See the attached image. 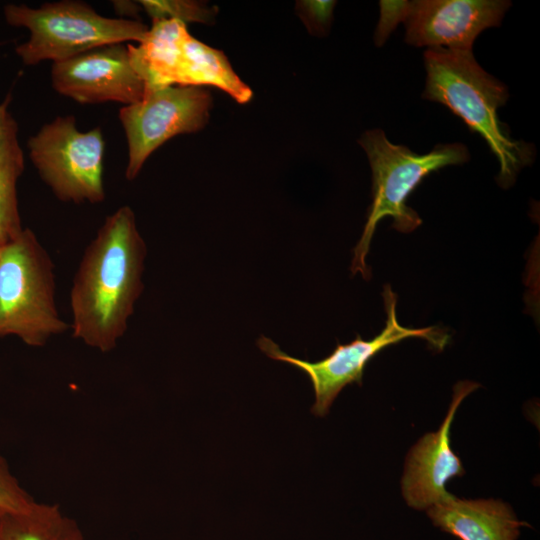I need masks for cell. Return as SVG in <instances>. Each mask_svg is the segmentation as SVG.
Here are the masks:
<instances>
[{"mask_svg":"<svg viewBox=\"0 0 540 540\" xmlns=\"http://www.w3.org/2000/svg\"><path fill=\"white\" fill-rule=\"evenodd\" d=\"M212 106L202 87L147 88L143 98L124 106L119 119L128 144L127 180H134L147 158L170 138L194 133L206 125Z\"/></svg>","mask_w":540,"mask_h":540,"instance_id":"9","label":"cell"},{"mask_svg":"<svg viewBox=\"0 0 540 540\" xmlns=\"http://www.w3.org/2000/svg\"><path fill=\"white\" fill-rule=\"evenodd\" d=\"M6 21L30 32L28 41L16 47L27 65L63 61L88 50L114 43L141 42L148 27L136 20L109 18L80 1L44 3L39 8L9 4Z\"/></svg>","mask_w":540,"mask_h":540,"instance_id":"5","label":"cell"},{"mask_svg":"<svg viewBox=\"0 0 540 540\" xmlns=\"http://www.w3.org/2000/svg\"><path fill=\"white\" fill-rule=\"evenodd\" d=\"M0 249H1V246H0Z\"/></svg>","mask_w":540,"mask_h":540,"instance_id":"20","label":"cell"},{"mask_svg":"<svg viewBox=\"0 0 540 540\" xmlns=\"http://www.w3.org/2000/svg\"><path fill=\"white\" fill-rule=\"evenodd\" d=\"M381 16L375 32V42L381 45L408 13V1H380Z\"/></svg>","mask_w":540,"mask_h":540,"instance_id":"19","label":"cell"},{"mask_svg":"<svg viewBox=\"0 0 540 540\" xmlns=\"http://www.w3.org/2000/svg\"><path fill=\"white\" fill-rule=\"evenodd\" d=\"M0 540H86L57 504L34 501L22 510L0 507Z\"/></svg>","mask_w":540,"mask_h":540,"instance_id":"15","label":"cell"},{"mask_svg":"<svg viewBox=\"0 0 540 540\" xmlns=\"http://www.w3.org/2000/svg\"><path fill=\"white\" fill-rule=\"evenodd\" d=\"M432 524L459 540H517L529 526L498 499H462L452 494L426 510Z\"/></svg>","mask_w":540,"mask_h":540,"instance_id":"13","label":"cell"},{"mask_svg":"<svg viewBox=\"0 0 540 540\" xmlns=\"http://www.w3.org/2000/svg\"><path fill=\"white\" fill-rule=\"evenodd\" d=\"M34 501L11 473L6 459L0 456V507L22 510Z\"/></svg>","mask_w":540,"mask_h":540,"instance_id":"18","label":"cell"},{"mask_svg":"<svg viewBox=\"0 0 540 540\" xmlns=\"http://www.w3.org/2000/svg\"><path fill=\"white\" fill-rule=\"evenodd\" d=\"M0 105V246L15 239L23 230L18 209L17 180L24 169V155L18 141V125Z\"/></svg>","mask_w":540,"mask_h":540,"instance_id":"14","label":"cell"},{"mask_svg":"<svg viewBox=\"0 0 540 540\" xmlns=\"http://www.w3.org/2000/svg\"><path fill=\"white\" fill-rule=\"evenodd\" d=\"M52 87L82 104L140 101L147 85L135 68L128 43L97 47L69 59L54 62Z\"/></svg>","mask_w":540,"mask_h":540,"instance_id":"10","label":"cell"},{"mask_svg":"<svg viewBox=\"0 0 540 540\" xmlns=\"http://www.w3.org/2000/svg\"><path fill=\"white\" fill-rule=\"evenodd\" d=\"M335 4V1H298L296 9L308 31L323 36L330 28Z\"/></svg>","mask_w":540,"mask_h":540,"instance_id":"17","label":"cell"},{"mask_svg":"<svg viewBox=\"0 0 540 540\" xmlns=\"http://www.w3.org/2000/svg\"><path fill=\"white\" fill-rule=\"evenodd\" d=\"M479 387V383L468 380L457 382L439 429L426 433L410 449L401 479L402 495L408 506L426 511L450 494L445 489L448 481L465 474L461 460L451 448V425L461 402Z\"/></svg>","mask_w":540,"mask_h":540,"instance_id":"12","label":"cell"},{"mask_svg":"<svg viewBox=\"0 0 540 540\" xmlns=\"http://www.w3.org/2000/svg\"><path fill=\"white\" fill-rule=\"evenodd\" d=\"M54 263L30 229L0 249V338L42 347L70 329L56 306Z\"/></svg>","mask_w":540,"mask_h":540,"instance_id":"4","label":"cell"},{"mask_svg":"<svg viewBox=\"0 0 540 540\" xmlns=\"http://www.w3.org/2000/svg\"><path fill=\"white\" fill-rule=\"evenodd\" d=\"M132 61L147 88L213 86L238 103H247L252 90L232 69L220 50L195 39L184 22L154 20L138 45H129Z\"/></svg>","mask_w":540,"mask_h":540,"instance_id":"6","label":"cell"},{"mask_svg":"<svg viewBox=\"0 0 540 540\" xmlns=\"http://www.w3.org/2000/svg\"><path fill=\"white\" fill-rule=\"evenodd\" d=\"M424 65L423 98L445 105L478 133L499 162L497 182L503 188L511 186L518 172L531 163L534 149L511 139L498 119L497 110L509 96L506 86L482 69L472 51L429 48Z\"/></svg>","mask_w":540,"mask_h":540,"instance_id":"2","label":"cell"},{"mask_svg":"<svg viewBox=\"0 0 540 540\" xmlns=\"http://www.w3.org/2000/svg\"><path fill=\"white\" fill-rule=\"evenodd\" d=\"M511 6L503 0H420L409 2L405 41L453 51H472L476 37L499 26Z\"/></svg>","mask_w":540,"mask_h":540,"instance_id":"11","label":"cell"},{"mask_svg":"<svg viewBox=\"0 0 540 540\" xmlns=\"http://www.w3.org/2000/svg\"><path fill=\"white\" fill-rule=\"evenodd\" d=\"M28 148L41 179L59 200L77 204L104 200L100 127L83 132L74 116H58L29 139Z\"/></svg>","mask_w":540,"mask_h":540,"instance_id":"8","label":"cell"},{"mask_svg":"<svg viewBox=\"0 0 540 540\" xmlns=\"http://www.w3.org/2000/svg\"><path fill=\"white\" fill-rule=\"evenodd\" d=\"M372 170V204L367 222L356 247L351 265L353 274L370 278L366 256L379 221L393 219L392 227L400 232L415 230L422 219L406 204V199L431 172L445 166L465 163L469 153L461 143L439 144L429 153L416 154L403 145L391 143L380 129L366 131L359 139Z\"/></svg>","mask_w":540,"mask_h":540,"instance_id":"3","label":"cell"},{"mask_svg":"<svg viewBox=\"0 0 540 540\" xmlns=\"http://www.w3.org/2000/svg\"><path fill=\"white\" fill-rule=\"evenodd\" d=\"M386 323L383 330L371 340L360 335L347 344L338 343L333 352L317 362L292 357L283 352L271 339L261 336L257 345L269 358L288 363L303 371L310 379L315 394L311 412L323 417L341 392L352 383L362 385L363 372L368 362L384 348L407 338L424 339L433 349L442 351L449 343L450 335L437 326L408 328L402 326L396 316L397 297L390 285L383 291Z\"/></svg>","mask_w":540,"mask_h":540,"instance_id":"7","label":"cell"},{"mask_svg":"<svg viewBox=\"0 0 540 540\" xmlns=\"http://www.w3.org/2000/svg\"><path fill=\"white\" fill-rule=\"evenodd\" d=\"M146 253L129 206L106 217L73 279L70 329L75 339L103 353L116 348L143 291Z\"/></svg>","mask_w":540,"mask_h":540,"instance_id":"1","label":"cell"},{"mask_svg":"<svg viewBox=\"0 0 540 540\" xmlns=\"http://www.w3.org/2000/svg\"><path fill=\"white\" fill-rule=\"evenodd\" d=\"M138 3L153 20L206 22L213 14V9L208 10L203 5L191 1H139Z\"/></svg>","mask_w":540,"mask_h":540,"instance_id":"16","label":"cell"}]
</instances>
